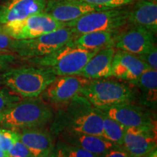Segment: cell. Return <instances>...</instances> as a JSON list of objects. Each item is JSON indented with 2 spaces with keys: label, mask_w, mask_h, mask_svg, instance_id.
Returning a JSON list of instances; mask_svg holds the SVG:
<instances>
[{
  "label": "cell",
  "mask_w": 157,
  "mask_h": 157,
  "mask_svg": "<svg viewBox=\"0 0 157 157\" xmlns=\"http://www.w3.org/2000/svg\"><path fill=\"white\" fill-rule=\"evenodd\" d=\"M8 157H13V156H8Z\"/></svg>",
  "instance_id": "obj_38"
},
{
  "label": "cell",
  "mask_w": 157,
  "mask_h": 157,
  "mask_svg": "<svg viewBox=\"0 0 157 157\" xmlns=\"http://www.w3.org/2000/svg\"><path fill=\"white\" fill-rule=\"evenodd\" d=\"M29 98L17 101L0 113V127L18 129L36 128L46 124L52 118V110L41 100Z\"/></svg>",
  "instance_id": "obj_1"
},
{
  "label": "cell",
  "mask_w": 157,
  "mask_h": 157,
  "mask_svg": "<svg viewBox=\"0 0 157 157\" xmlns=\"http://www.w3.org/2000/svg\"><path fill=\"white\" fill-rule=\"evenodd\" d=\"M52 151L47 153V154H45L44 155H42V156H39V157H50V155H51V153H52Z\"/></svg>",
  "instance_id": "obj_35"
},
{
  "label": "cell",
  "mask_w": 157,
  "mask_h": 157,
  "mask_svg": "<svg viewBox=\"0 0 157 157\" xmlns=\"http://www.w3.org/2000/svg\"><path fill=\"white\" fill-rule=\"evenodd\" d=\"M80 93L86 101L100 110L132 103L135 97L128 85L113 80H91Z\"/></svg>",
  "instance_id": "obj_5"
},
{
  "label": "cell",
  "mask_w": 157,
  "mask_h": 157,
  "mask_svg": "<svg viewBox=\"0 0 157 157\" xmlns=\"http://www.w3.org/2000/svg\"><path fill=\"white\" fill-rule=\"evenodd\" d=\"M63 143L78 146L98 157L106 153L117 145L113 144L103 137L85 135L67 129L62 134Z\"/></svg>",
  "instance_id": "obj_15"
},
{
  "label": "cell",
  "mask_w": 157,
  "mask_h": 157,
  "mask_svg": "<svg viewBox=\"0 0 157 157\" xmlns=\"http://www.w3.org/2000/svg\"><path fill=\"white\" fill-rule=\"evenodd\" d=\"M46 2L47 0H9L0 7V24L42 13Z\"/></svg>",
  "instance_id": "obj_14"
},
{
  "label": "cell",
  "mask_w": 157,
  "mask_h": 157,
  "mask_svg": "<svg viewBox=\"0 0 157 157\" xmlns=\"http://www.w3.org/2000/svg\"><path fill=\"white\" fill-rule=\"evenodd\" d=\"M115 51L113 47L99 50L90 59L78 75L90 80L111 76V64Z\"/></svg>",
  "instance_id": "obj_16"
},
{
  "label": "cell",
  "mask_w": 157,
  "mask_h": 157,
  "mask_svg": "<svg viewBox=\"0 0 157 157\" xmlns=\"http://www.w3.org/2000/svg\"><path fill=\"white\" fill-rule=\"evenodd\" d=\"M17 56L12 52H0V75L5 73L17 60Z\"/></svg>",
  "instance_id": "obj_29"
},
{
  "label": "cell",
  "mask_w": 157,
  "mask_h": 157,
  "mask_svg": "<svg viewBox=\"0 0 157 157\" xmlns=\"http://www.w3.org/2000/svg\"><path fill=\"white\" fill-rule=\"evenodd\" d=\"M100 111L126 128L156 127V119L148 110L135 105L132 103H122Z\"/></svg>",
  "instance_id": "obj_9"
},
{
  "label": "cell",
  "mask_w": 157,
  "mask_h": 157,
  "mask_svg": "<svg viewBox=\"0 0 157 157\" xmlns=\"http://www.w3.org/2000/svg\"><path fill=\"white\" fill-rule=\"evenodd\" d=\"M148 157H157V151L156 149H155L154 151H152L151 153V154L149 155Z\"/></svg>",
  "instance_id": "obj_34"
},
{
  "label": "cell",
  "mask_w": 157,
  "mask_h": 157,
  "mask_svg": "<svg viewBox=\"0 0 157 157\" xmlns=\"http://www.w3.org/2000/svg\"><path fill=\"white\" fill-rule=\"evenodd\" d=\"M90 82L89 78L78 74L57 76L44 90L45 96L52 103H66L81 93Z\"/></svg>",
  "instance_id": "obj_12"
},
{
  "label": "cell",
  "mask_w": 157,
  "mask_h": 157,
  "mask_svg": "<svg viewBox=\"0 0 157 157\" xmlns=\"http://www.w3.org/2000/svg\"><path fill=\"white\" fill-rule=\"evenodd\" d=\"M72 41L52 53L29 60L39 67L49 70L56 76L79 74L90 59L98 50L81 48L74 45Z\"/></svg>",
  "instance_id": "obj_3"
},
{
  "label": "cell",
  "mask_w": 157,
  "mask_h": 157,
  "mask_svg": "<svg viewBox=\"0 0 157 157\" xmlns=\"http://www.w3.org/2000/svg\"><path fill=\"white\" fill-rule=\"evenodd\" d=\"M101 157H131L124 148H121L119 146H115L105 153Z\"/></svg>",
  "instance_id": "obj_31"
},
{
  "label": "cell",
  "mask_w": 157,
  "mask_h": 157,
  "mask_svg": "<svg viewBox=\"0 0 157 157\" xmlns=\"http://www.w3.org/2000/svg\"><path fill=\"white\" fill-rule=\"evenodd\" d=\"M150 67L135 55L125 51H115L111 64V76L134 82Z\"/></svg>",
  "instance_id": "obj_13"
},
{
  "label": "cell",
  "mask_w": 157,
  "mask_h": 157,
  "mask_svg": "<svg viewBox=\"0 0 157 157\" xmlns=\"http://www.w3.org/2000/svg\"><path fill=\"white\" fill-rule=\"evenodd\" d=\"M19 101H21L19 95L11 91L6 86H0V113L10 106L12 104Z\"/></svg>",
  "instance_id": "obj_24"
},
{
  "label": "cell",
  "mask_w": 157,
  "mask_h": 157,
  "mask_svg": "<svg viewBox=\"0 0 157 157\" xmlns=\"http://www.w3.org/2000/svg\"><path fill=\"white\" fill-rule=\"evenodd\" d=\"M153 1H155V2H156V0H153Z\"/></svg>",
  "instance_id": "obj_37"
},
{
  "label": "cell",
  "mask_w": 157,
  "mask_h": 157,
  "mask_svg": "<svg viewBox=\"0 0 157 157\" xmlns=\"http://www.w3.org/2000/svg\"><path fill=\"white\" fill-rule=\"evenodd\" d=\"M50 157H66L62 143H59L56 147H54L53 150L51 153Z\"/></svg>",
  "instance_id": "obj_32"
},
{
  "label": "cell",
  "mask_w": 157,
  "mask_h": 157,
  "mask_svg": "<svg viewBox=\"0 0 157 157\" xmlns=\"http://www.w3.org/2000/svg\"><path fill=\"white\" fill-rule=\"evenodd\" d=\"M123 146L131 157H143L156 149V127H127Z\"/></svg>",
  "instance_id": "obj_11"
},
{
  "label": "cell",
  "mask_w": 157,
  "mask_h": 157,
  "mask_svg": "<svg viewBox=\"0 0 157 157\" xmlns=\"http://www.w3.org/2000/svg\"><path fill=\"white\" fill-rule=\"evenodd\" d=\"M119 33L118 31H99L86 33L76 36L72 41L76 46L89 50H101L113 47Z\"/></svg>",
  "instance_id": "obj_20"
},
{
  "label": "cell",
  "mask_w": 157,
  "mask_h": 157,
  "mask_svg": "<svg viewBox=\"0 0 157 157\" xmlns=\"http://www.w3.org/2000/svg\"><path fill=\"white\" fill-rule=\"evenodd\" d=\"M2 2H8L9 1V0H2Z\"/></svg>",
  "instance_id": "obj_36"
},
{
  "label": "cell",
  "mask_w": 157,
  "mask_h": 157,
  "mask_svg": "<svg viewBox=\"0 0 157 157\" xmlns=\"http://www.w3.org/2000/svg\"><path fill=\"white\" fill-rule=\"evenodd\" d=\"M133 84L140 88V102L145 106L156 109L157 103V71L148 69Z\"/></svg>",
  "instance_id": "obj_21"
},
{
  "label": "cell",
  "mask_w": 157,
  "mask_h": 157,
  "mask_svg": "<svg viewBox=\"0 0 157 157\" xmlns=\"http://www.w3.org/2000/svg\"><path fill=\"white\" fill-rule=\"evenodd\" d=\"M75 38L71 30L66 26L33 39L17 40L14 53L27 59L42 57L52 53Z\"/></svg>",
  "instance_id": "obj_6"
},
{
  "label": "cell",
  "mask_w": 157,
  "mask_h": 157,
  "mask_svg": "<svg viewBox=\"0 0 157 157\" xmlns=\"http://www.w3.org/2000/svg\"><path fill=\"white\" fill-rule=\"evenodd\" d=\"M155 45V33L144 27L131 25L129 29L118 35L114 48L139 56L148 52Z\"/></svg>",
  "instance_id": "obj_8"
},
{
  "label": "cell",
  "mask_w": 157,
  "mask_h": 157,
  "mask_svg": "<svg viewBox=\"0 0 157 157\" xmlns=\"http://www.w3.org/2000/svg\"><path fill=\"white\" fill-rule=\"evenodd\" d=\"M8 156H9L8 154L4 152L3 151H2L1 149H0V157H8Z\"/></svg>",
  "instance_id": "obj_33"
},
{
  "label": "cell",
  "mask_w": 157,
  "mask_h": 157,
  "mask_svg": "<svg viewBox=\"0 0 157 157\" xmlns=\"http://www.w3.org/2000/svg\"><path fill=\"white\" fill-rule=\"evenodd\" d=\"M70 130L82 134L103 137V121L98 109H90L76 116L70 125Z\"/></svg>",
  "instance_id": "obj_19"
},
{
  "label": "cell",
  "mask_w": 157,
  "mask_h": 157,
  "mask_svg": "<svg viewBox=\"0 0 157 157\" xmlns=\"http://www.w3.org/2000/svg\"><path fill=\"white\" fill-rule=\"evenodd\" d=\"M100 111V110H99ZM103 121V137L117 146H123L126 127L101 111Z\"/></svg>",
  "instance_id": "obj_22"
},
{
  "label": "cell",
  "mask_w": 157,
  "mask_h": 157,
  "mask_svg": "<svg viewBox=\"0 0 157 157\" xmlns=\"http://www.w3.org/2000/svg\"><path fill=\"white\" fill-rule=\"evenodd\" d=\"M129 6L90 12L66 23L76 37L99 31H118L128 23Z\"/></svg>",
  "instance_id": "obj_4"
},
{
  "label": "cell",
  "mask_w": 157,
  "mask_h": 157,
  "mask_svg": "<svg viewBox=\"0 0 157 157\" xmlns=\"http://www.w3.org/2000/svg\"><path fill=\"white\" fill-rule=\"evenodd\" d=\"M20 140L28 148L34 157H39L51 152L54 143L50 135L45 131L36 128L21 129L18 132Z\"/></svg>",
  "instance_id": "obj_18"
},
{
  "label": "cell",
  "mask_w": 157,
  "mask_h": 157,
  "mask_svg": "<svg viewBox=\"0 0 157 157\" xmlns=\"http://www.w3.org/2000/svg\"><path fill=\"white\" fill-rule=\"evenodd\" d=\"M66 26L44 13L32 15L24 19L0 24V31L16 40L30 39L48 34Z\"/></svg>",
  "instance_id": "obj_7"
},
{
  "label": "cell",
  "mask_w": 157,
  "mask_h": 157,
  "mask_svg": "<svg viewBox=\"0 0 157 157\" xmlns=\"http://www.w3.org/2000/svg\"><path fill=\"white\" fill-rule=\"evenodd\" d=\"M128 23L144 27L156 34L157 5L151 0H140L129 8Z\"/></svg>",
  "instance_id": "obj_17"
},
{
  "label": "cell",
  "mask_w": 157,
  "mask_h": 157,
  "mask_svg": "<svg viewBox=\"0 0 157 157\" xmlns=\"http://www.w3.org/2000/svg\"><path fill=\"white\" fill-rule=\"evenodd\" d=\"M16 41L0 31V52L14 53Z\"/></svg>",
  "instance_id": "obj_30"
},
{
  "label": "cell",
  "mask_w": 157,
  "mask_h": 157,
  "mask_svg": "<svg viewBox=\"0 0 157 157\" xmlns=\"http://www.w3.org/2000/svg\"><path fill=\"white\" fill-rule=\"evenodd\" d=\"M141 60L145 62L151 69L157 71V48L156 44L145 53L137 56Z\"/></svg>",
  "instance_id": "obj_28"
},
{
  "label": "cell",
  "mask_w": 157,
  "mask_h": 157,
  "mask_svg": "<svg viewBox=\"0 0 157 157\" xmlns=\"http://www.w3.org/2000/svg\"><path fill=\"white\" fill-rule=\"evenodd\" d=\"M20 139L19 133L17 131L0 127V149L8 154L13 145Z\"/></svg>",
  "instance_id": "obj_23"
},
{
  "label": "cell",
  "mask_w": 157,
  "mask_h": 157,
  "mask_svg": "<svg viewBox=\"0 0 157 157\" xmlns=\"http://www.w3.org/2000/svg\"><path fill=\"white\" fill-rule=\"evenodd\" d=\"M107 10L81 0H48L42 13L52 18L67 23L93 11Z\"/></svg>",
  "instance_id": "obj_10"
},
{
  "label": "cell",
  "mask_w": 157,
  "mask_h": 157,
  "mask_svg": "<svg viewBox=\"0 0 157 157\" xmlns=\"http://www.w3.org/2000/svg\"><path fill=\"white\" fill-rule=\"evenodd\" d=\"M84 2L106 9L118 8L133 4L135 0H81Z\"/></svg>",
  "instance_id": "obj_25"
},
{
  "label": "cell",
  "mask_w": 157,
  "mask_h": 157,
  "mask_svg": "<svg viewBox=\"0 0 157 157\" xmlns=\"http://www.w3.org/2000/svg\"><path fill=\"white\" fill-rule=\"evenodd\" d=\"M61 143L66 157H98L80 147Z\"/></svg>",
  "instance_id": "obj_26"
},
{
  "label": "cell",
  "mask_w": 157,
  "mask_h": 157,
  "mask_svg": "<svg viewBox=\"0 0 157 157\" xmlns=\"http://www.w3.org/2000/svg\"><path fill=\"white\" fill-rule=\"evenodd\" d=\"M57 76L42 67L10 68L0 75V82L20 97L37 98Z\"/></svg>",
  "instance_id": "obj_2"
},
{
  "label": "cell",
  "mask_w": 157,
  "mask_h": 157,
  "mask_svg": "<svg viewBox=\"0 0 157 157\" xmlns=\"http://www.w3.org/2000/svg\"><path fill=\"white\" fill-rule=\"evenodd\" d=\"M8 155L13 157H34L30 150L20 140V139L10 149Z\"/></svg>",
  "instance_id": "obj_27"
}]
</instances>
